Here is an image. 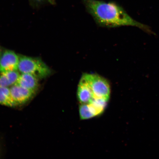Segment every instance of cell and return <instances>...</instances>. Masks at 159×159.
Returning a JSON list of instances; mask_svg holds the SVG:
<instances>
[{
  "instance_id": "obj_9",
  "label": "cell",
  "mask_w": 159,
  "mask_h": 159,
  "mask_svg": "<svg viewBox=\"0 0 159 159\" xmlns=\"http://www.w3.org/2000/svg\"><path fill=\"white\" fill-rule=\"evenodd\" d=\"M4 72L8 78L11 86L16 84L20 75L18 70L9 71Z\"/></svg>"
},
{
  "instance_id": "obj_6",
  "label": "cell",
  "mask_w": 159,
  "mask_h": 159,
  "mask_svg": "<svg viewBox=\"0 0 159 159\" xmlns=\"http://www.w3.org/2000/svg\"><path fill=\"white\" fill-rule=\"evenodd\" d=\"M12 98L16 106L26 103L32 98L34 91L15 84L10 88Z\"/></svg>"
},
{
  "instance_id": "obj_4",
  "label": "cell",
  "mask_w": 159,
  "mask_h": 159,
  "mask_svg": "<svg viewBox=\"0 0 159 159\" xmlns=\"http://www.w3.org/2000/svg\"><path fill=\"white\" fill-rule=\"evenodd\" d=\"M108 101L102 99L95 101L88 104H80V117L81 120H87L102 114L106 108Z\"/></svg>"
},
{
  "instance_id": "obj_2",
  "label": "cell",
  "mask_w": 159,
  "mask_h": 159,
  "mask_svg": "<svg viewBox=\"0 0 159 159\" xmlns=\"http://www.w3.org/2000/svg\"><path fill=\"white\" fill-rule=\"evenodd\" d=\"M18 70L21 73H29L39 79L45 78L50 75L51 70L40 59L20 56Z\"/></svg>"
},
{
  "instance_id": "obj_10",
  "label": "cell",
  "mask_w": 159,
  "mask_h": 159,
  "mask_svg": "<svg viewBox=\"0 0 159 159\" xmlns=\"http://www.w3.org/2000/svg\"><path fill=\"white\" fill-rule=\"evenodd\" d=\"M11 85L4 72L0 73V87H9Z\"/></svg>"
},
{
  "instance_id": "obj_1",
  "label": "cell",
  "mask_w": 159,
  "mask_h": 159,
  "mask_svg": "<svg viewBox=\"0 0 159 159\" xmlns=\"http://www.w3.org/2000/svg\"><path fill=\"white\" fill-rule=\"evenodd\" d=\"M83 1L87 11L99 26L112 28L130 26L138 27L150 34L156 35L150 27L133 19L118 4L97 0Z\"/></svg>"
},
{
  "instance_id": "obj_12",
  "label": "cell",
  "mask_w": 159,
  "mask_h": 159,
  "mask_svg": "<svg viewBox=\"0 0 159 159\" xmlns=\"http://www.w3.org/2000/svg\"><path fill=\"white\" fill-rule=\"evenodd\" d=\"M2 52V51L1 49L0 48V57H1Z\"/></svg>"
},
{
  "instance_id": "obj_3",
  "label": "cell",
  "mask_w": 159,
  "mask_h": 159,
  "mask_svg": "<svg viewBox=\"0 0 159 159\" xmlns=\"http://www.w3.org/2000/svg\"><path fill=\"white\" fill-rule=\"evenodd\" d=\"M82 76L88 83L95 100L108 101L111 94L110 83L106 79L95 73H83Z\"/></svg>"
},
{
  "instance_id": "obj_11",
  "label": "cell",
  "mask_w": 159,
  "mask_h": 159,
  "mask_svg": "<svg viewBox=\"0 0 159 159\" xmlns=\"http://www.w3.org/2000/svg\"><path fill=\"white\" fill-rule=\"evenodd\" d=\"M34 1L38 2H41L44 1L45 0H34Z\"/></svg>"
},
{
  "instance_id": "obj_8",
  "label": "cell",
  "mask_w": 159,
  "mask_h": 159,
  "mask_svg": "<svg viewBox=\"0 0 159 159\" xmlns=\"http://www.w3.org/2000/svg\"><path fill=\"white\" fill-rule=\"evenodd\" d=\"M0 105L9 107H16L9 87H0Z\"/></svg>"
},
{
  "instance_id": "obj_5",
  "label": "cell",
  "mask_w": 159,
  "mask_h": 159,
  "mask_svg": "<svg viewBox=\"0 0 159 159\" xmlns=\"http://www.w3.org/2000/svg\"><path fill=\"white\" fill-rule=\"evenodd\" d=\"M19 56L9 50L2 51L0 57V73L18 70Z\"/></svg>"
},
{
  "instance_id": "obj_7",
  "label": "cell",
  "mask_w": 159,
  "mask_h": 159,
  "mask_svg": "<svg viewBox=\"0 0 159 159\" xmlns=\"http://www.w3.org/2000/svg\"><path fill=\"white\" fill-rule=\"evenodd\" d=\"M39 80L33 75L21 73L16 84L35 92L39 87Z\"/></svg>"
}]
</instances>
